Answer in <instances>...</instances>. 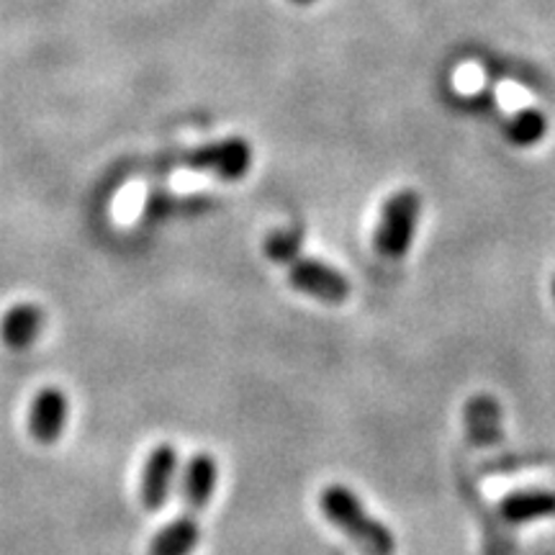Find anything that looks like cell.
Returning a JSON list of instances; mask_svg holds the SVG:
<instances>
[{"label": "cell", "mask_w": 555, "mask_h": 555, "mask_svg": "<svg viewBox=\"0 0 555 555\" xmlns=\"http://www.w3.org/2000/svg\"><path fill=\"white\" fill-rule=\"evenodd\" d=\"M262 249H266L270 260L286 266L291 286L301 291V294L324 304H343L350 296V283H347V278L337 268L322 260L304 258L301 249H298L296 234L273 232Z\"/></svg>", "instance_id": "6da1fadb"}, {"label": "cell", "mask_w": 555, "mask_h": 555, "mask_svg": "<svg viewBox=\"0 0 555 555\" xmlns=\"http://www.w3.org/2000/svg\"><path fill=\"white\" fill-rule=\"evenodd\" d=\"M319 509L330 525H335L365 555H393L397 551V540H393L391 530L380 525L376 517L367 515L356 491L347 489V486H324L322 494H319Z\"/></svg>", "instance_id": "7a4b0ae2"}, {"label": "cell", "mask_w": 555, "mask_h": 555, "mask_svg": "<svg viewBox=\"0 0 555 555\" xmlns=\"http://www.w3.org/2000/svg\"><path fill=\"white\" fill-rule=\"evenodd\" d=\"M249 144L245 139H221V142L204 144L180 152V155H168L163 159H152V170H193V172H211V176L224 180H237L249 170Z\"/></svg>", "instance_id": "3957f363"}, {"label": "cell", "mask_w": 555, "mask_h": 555, "mask_svg": "<svg viewBox=\"0 0 555 555\" xmlns=\"http://www.w3.org/2000/svg\"><path fill=\"white\" fill-rule=\"evenodd\" d=\"M422 201L414 191H399L384 204L376 229V249L388 260H401L412 247L420 221Z\"/></svg>", "instance_id": "277c9868"}, {"label": "cell", "mask_w": 555, "mask_h": 555, "mask_svg": "<svg viewBox=\"0 0 555 555\" xmlns=\"http://www.w3.org/2000/svg\"><path fill=\"white\" fill-rule=\"evenodd\" d=\"M178 474V450L170 442H163L152 450L147 463L142 470V489H139V499H142L144 509L159 512L168 504L172 483H176Z\"/></svg>", "instance_id": "5b68a950"}, {"label": "cell", "mask_w": 555, "mask_h": 555, "mask_svg": "<svg viewBox=\"0 0 555 555\" xmlns=\"http://www.w3.org/2000/svg\"><path fill=\"white\" fill-rule=\"evenodd\" d=\"M69 420V399L57 386L41 388L31 404L29 433L39 446H54L65 435Z\"/></svg>", "instance_id": "8992f818"}, {"label": "cell", "mask_w": 555, "mask_h": 555, "mask_svg": "<svg viewBox=\"0 0 555 555\" xmlns=\"http://www.w3.org/2000/svg\"><path fill=\"white\" fill-rule=\"evenodd\" d=\"M201 512L204 509H198L196 504L183 502L180 515L168 527H163L157 538L152 540L150 555H193L201 540Z\"/></svg>", "instance_id": "52a82bcc"}, {"label": "cell", "mask_w": 555, "mask_h": 555, "mask_svg": "<svg viewBox=\"0 0 555 555\" xmlns=\"http://www.w3.org/2000/svg\"><path fill=\"white\" fill-rule=\"evenodd\" d=\"M44 309L37 304H16L5 311L3 322H0V339L11 347V350H29L44 332Z\"/></svg>", "instance_id": "ba28073f"}, {"label": "cell", "mask_w": 555, "mask_h": 555, "mask_svg": "<svg viewBox=\"0 0 555 555\" xmlns=\"http://www.w3.org/2000/svg\"><path fill=\"white\" fill-rule=\"evenodd\" d=\"M499 515L512 525L555 517V491H517V494L504 496L499 504Z\"/></svg>", "instance_id": "9c48e42d"}, {"label": "cell", "mask_w": 555, "mask_h": 555, "mask_svg": "<svg viewBox=\"0 0 555 555\" xmlns=\"http://www.w3.org/2000/svg\"><path fill=\"white\" fill-rule=\"evenodd\" d=\"M545 129H547L545 116L535 108H522L519 114H515L504 124L506 139H509L512 144H517V147H530V144L540 142L545 134Z\"/></svg>", "instance_id": "30bf717a"}, {"label": "cell", "mask_w": 555, "mask_h": 555, "mask_svg": "<svg viewBox=\"0 0 555 555\" xmlns=\"http://www.w3.org/2000/svg\"><path fill=\"white\" fill-rule=\"evenodd\" d=\"M291 3H296V5H309V3H314V0H291Z\"/></svg>", "instance_id": "8fae6325"}, {"label": "cell", "mask_w": 555, "mask_h": 555, "mask_svg": "<svg viewBox=\"0 0 555 555\" xmlns=\"http://www.w3.org/2000/svg\"><path fill=\"white\" fill-rule=\"evenodd\" d=\"M553 298H555V281H553Z\"/></svg>", "instance_id": "7c38bea8"}]
</instances>
